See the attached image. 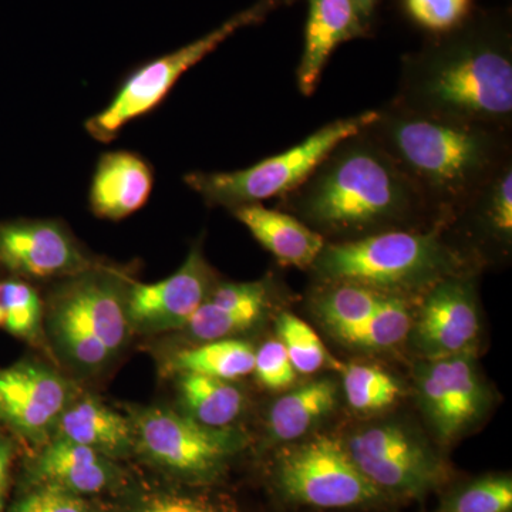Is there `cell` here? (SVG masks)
I'll use <instances>...</instances> for the list:
<instances>
[{
	"mask_svg": "<svg viewBox=\"0 0 512 512\" xmlns=\"http://www.w3.org/2000/svg\"><path fill=\"white\" fill-rule=\"evenodd\" d=\"M417 390L424 414L443 441L460 437L487 409L483 380L467 353L427 359L417 372Z\"/></svg>",
	"mask_w": 512,
	"mask_h": 512,
	"instance_id": "obj_12",
	"label": "cell"
},
{
	"mask_svg": "<svg viewBox=\"0 0 512 512\" xmlns=\"http://www.w3.org/2000/svg\"><path fill=\"white\" fill-rule=\"evenodd\" d=\"M278 210L335 244L382 232L439 229L417 188L363 128L279 197Z\"/></svg>",
	"mask_w": 512,
	"mask_h": 512,
	"instance_id": "obj_1",
	"label": "cell"
},
{
	"mask_svg": "<svg viewBox=\"0 0 512 512\" xmlns=\"http://www.w3.org/2000/svg\"><path fill=\"white\" fill-rule=\"evenodd\" d=\"M127 288L117 275L96 266L67 278L53 293L47 329L59 355L74 369L99 372L126 346L133 329Z\"/></svg>",
	"mask_w": 512,
	"mask_h": 512,
	"instance_id": "obj_5",
	"label": "cell"
},
{
	"mask_svg": "<svg viewBox=\"0 0 512 512\" xmlns=\"http://www.w3.org/2000/svg\"><path fill=\"white\" fill-rule=\"evenodd\" d=\"M278 3L279 0H259L201 39L141 66L128 77L109 106L86 121L87 133L100 143L116 140L126 124L156 109L185 72L238 30L262 22Z\"/></svg>",
	"mask_w": 512,
	"mask_h": 512,
	"instance_id": "obj_8",
	"label": "cell"
},
{
	"mask_svg": "<svg viewBox=\"0 0 512 512\" xmlns=\"http://www.w3.org/2000/svg\"><path fill=\"white\" fill-rule=\"evenodd\" d=\"M43 322V303L26 279H0V329L16 338L36 340Z\"/></svg>",
	"mask_w": 512,
	"mask_h": 512,
	"instance_id": "obj_28",
	"label": "cell"
},
{
	"mask_svg": "<svg viewBox=\"0 0 512 512\" xmlns=\"http://www.w3.org/2000/svg\"><path fill=\"white\" fill-rule=\"evenodd\" d=\"M345 447L360 473L389 501L421 500L450 477L430 444L396 421L356 431Z\"/></svg>",
	"mask_w": 512,
	"mask_h": 512,
	"instance_id": "obj_9",
	"label": "cell"
},
{
	"mask_svg": "<svg viewBox=\"0 0 512 512\" xmlns=\"http://www.w3.org/2000/svg\"><path fill=\"white\" fill-rule=\"evenodd\" d=\"M13 512H96L80 495L67 493L50 485L40 484L25 495Z\"/></svg>",
	"mask_w": 512,
	"mask_h": 512,
	"instance_id": "obj_35",
	"label": "cell"
},
{
	"mask_svg": "<svg viewBox=\"0 0 512 512\" xmlns=\"http://www.w3.org/2000/svg\"><path fill=\"white\" fill-rule=\"evenodd\" d=\"M414 322V345L427 359L467 353L480 333L473 275L446 276L424 289Z\"/></svg>",
	"mask_w": 512,
	"mask_h": 512,
	"instance_id": "obj_13",
	"label": "cell"
},
{
	"mask_svg": "<svg viewBox=\"0 0 512 512\" xmlns=\"http://www.w3.org/2000/svg\"><path fill=\"white\" fill-rule=\"evenodd\" d=\"M255 350L237 339L211 340L181 350L171 362V369L180 373L215 377V379H239L254 372Z\"/></svg>",
	"mask_w": 512,
	"mask_h": 512,
	"instance_id": "obj_25",
	"label": "cell"
},
{
	"mask_svg": "<svg viewBox=\"0 0 512 512\" xmlns=\"http://www.w3.org/2000/svg\"><path fill=\"white\" fill-rule=\"evenodd\" d=\"M328 285L316 299V311L336 336L365 322L389 292L355 282H322Z\"/></svg>",
	"mask_w": 512,
	"mask_h": 512,
	"instance_id": "obj_26",
	"label": "cell"
},
{
	"mask_svg": "<svg viewBox=\"0 0 512 512\" xmlns=\"http://www.w3.org/2000/svg\"><path fill=\"white\" fill-rule=\"evenodd\" d=\"M55 437L93 448L103 456H124L136 444L131 421L93 397L70 402L55 424Z\"/></svg>",
	"mask_w": 512,
	"mask_h": 512,
	"instance_id": "obj_21",
	"label": "cell"
},
{
	"mask_svg": "<svg viewBox=\"0 0 512 512\" xmlns=\"http://www.w3.org/2000/svg\"><path fill=\"white\" fill-rule=\"evenodd\" d=\"M404 8L421 28L443 35L470 18L473 0H404Z\"/></svg>",
	"mask_w": 512,
	"mask_h": 512,
	"instance_id": "obj_32",
	"label": "cell"
},
{
	"mask_svg": "<svg viewBox=\"0 0 512 512\" xmlns=\"http://www.w3.org/2000/svg\"><path fill=\"white\" fill-rule=\"evenodd\" d=\"M363 130L417 188L439 229L512 161L511 127L421 116L390 103Z\"/></svg>",
	"mask_w": 512,
	"mask_h": 512,
	"instance_id": "obj_3",
	"label": "cell"
},
{
	"mask_svg": "<svg viewBox=\"0 0 512 512\" xmlns=\"http://www.w3.org/2000/svg\"><path fill=\"white\" fill-rule=\"evenodd\" d=\"M137 447L156 466L195 483L220 476L241 447L234 431L204 426L184 413L147 409L133 421Z\"/></svg>",
	"mask_w": 512,
	"mask_h": 512,
	"instance_id": "obj_10",
	"label": "cell"
},
{
	"mask_svg": "<svg viewBox=\"0 0 512 512\" xmlns=\"http://www.w3.org/2000/svg\"><path fill=\"white\" fill-rule=\"evenodd\" d=\"M412 330V313L399 293H389L372 315L338 338L363 349H389L399 345Z\"/></svg>",
	"mask_w": 512,
	"mask_h": 512,
	"instance_id": "obj_27",
	"label": "cell"
},
{
	"mask_svg": "<svg viewBox=\"0 0 512 512\" xmlns=\"http://www.w3.org/2000/svg\"><path fill=\"white\" fill-rule=\"evenodd\" d=\"M72 402L70 383L55 370L22 362L0 370V420L29 439L55 429Z\"/></svg>",
	"mask_w": 512,
	"mask_h": 512,
	"instance_id": "obj_15",
	"label": "cell"
},
{
	"mask_svg": "<svg viewBox=\"0 0 512 512\" xmlns=\"http://www.w3.org/2000/svg\"><path fill=\"white\" fill-rule=\"evenodd\" d=\"M40 483L86 497L107 490L116 481L111 458L93 448L63 439H53L36 464Z\"/></svg>",
	"mask_w": 512,
	"mask_h": 512,
	"instance_id": "obj_20",
	"label": "cell"
},
{
	"mask_svg": "<svg viewBox=\"0 0 512 512\" xmlns=\"http://www.w3.org/2000/svg\"><path fill=\"white\" fill-rule=\"evenodd\" d=\"M400 109L437 119L511 127L512 40L504 20L468 18L404 57Z\"/></svg>",
	"mask_w": 512,
	"mask_h": 512,
	"instance_id": "obj_2",
	"label": "cell"
},
{
	"mask_svg": "<svg viewBox=\"0 0 512 512\" xmlns=\"http://www.w3.org/2000/svg\"><path fill=\"white\" fill-rule=\"evenodd\" d=\"M215 285L214 271L197 245L173 275L154 284H134L127 288L131 328L147 332L180 330Z\"/></svg>",
	"mask_w": 512,
	"mask_h": 512,
	"instance_id": "obj_14",
	"label": "cell"
},
{
	"mask_svg": "<svg viewBox=\"0 0 512 512\" xmlns=\"http://www.w3.org/2000/svg\"><path fill=\"white\" fill-rule=\"evenodd\" d=\"M276 330L296 373L312 375L326 365L328 352L318 333L305 320L293 313H281L276 320Z\"/></svg>",
	"mask_w": 512,
	"mask_h": 512,
	"instance_id": "obj_31",
	"label": "cell"
},
{
	"mask_svg": "<svg viewBox=\"0 0 512 512\" xmlns=\"http://www.w3.org/2000/svg\"><path fill=\"white\" fill-rule=\"evenodd\" d=\"M153 170L131 151L103 154L90 187V208L96 217L119 221L143 208L153 191Z\"/></svg>",
	"mask_w": 512,
	"mask_h": 512,
	"instance_id": "obj_17",
	"label": "cell"
},
{
	"mask_svg": "<svg viewBox=\"0 0 512 512\" xmlns=\"http://www.w3.org/2000/svg\"><path fill=\"white\" fill-rule=\"evenodd\" d=\"M510 474H488L457 485L441 500L437 512H511Z\"/></svg>",
	"mask_w": 512,
	"mask_h": 512,
	"instance_id": "obj_30",
	"label": "cell"
},
{
	"mask_svg": "<svg viewBox=\"0 0 512 512\" xmlns=\"http://www.w3.org/2000/svg\"><path fill=\"white\" fill-rule=\"evenodd\" d=\"M126 512H239L231 498L210 493H158L141 498Z\"/></svg>",
	"mask_w": 512,
	"mask_h": 512,
	"instance_id": "obj_33",
	"label": "cell"
},
{
	"mask_svg": "<svg viewBox=\"0 0 512 512\" xmlns=\"http://www.w3.org/2000/svg\"><path fill=\"white\" fill-rule=\"evenodd\" d=\"M254 372L259 382L271 390L292 386L296 370L281 340H268L255 352Z\"/></svg>",
	"mask_w": 512,
	"mask_h": 512,
	"instance_id": "obj_34",
	"label": "cell"
},
{
	"mask_svg": "<svg viewBox=\"0 0 512 512\" xmlns=\"http://www.w3.org/2000/svg\"><path fill=\"white\" fill-rule=\"evenodd\" d=\"M352 0H309L305 47L296 80L303 96H312L333 50L365 35Z\"/></svg>",
	"mask_w": 512,
	"mask_h": 512,
	"instance_id": "obj_18",
	"label": "cell"
},
{
	"mask_svg": "<svg viewBox=\"0 0 512 512\" xmlns=\"http://www.w3.org/2000/svg\"><path fill=\"white\" fill-rule=\"evenodd\" d=\"M268 303V282L215 285L180 330L198 343L232 338L252 328L264 316Z\"/></svg>",
	"mask_w": 512,
	"mask_h": 512,
	"instance_id": "obj_16",
	"label": "cell"
},
{
	"mask_svg": "<svg viewBox=\"0 0 512 512\" xmlns=\"http://www.w3.org/2000/svg\"><path fill=\"white\" fill-rule=\"evenodd\" d=\"M376 114L377 110H370L333 121L298 146L244 170L229 173L195 171L185 175V184L201 195L208 205H220L228 210L282 197L298 187L340 141L372 123Z\"/></svg>",
	"mask_w": 512,
	"mask_h": 512,
	"instance_id": "obj_6",
	"label": "cell"
},
{
	"mask_svg": "<svg viewBox=\"0 0 512 512\" xmlns=\"http://www.w3.org/2000/svg\"><path fill=\"white\" fill-rule=\"evenodd\" d=\"M235 218L282 265L311 269L326 245L325 238L288 212L259 204L231 208Z\"/></svg>",
	"mask_w": 512,
	"mask_h": 512,
	"instance_id": "obj_19",
	"label": "cell"
},
{
	"mask_svg": "<svg viewBox=\"0 0 512 512\" xmlns=\"http://www.w3.org/2000/svg\"><path fill=\"white\" fill-rule=\"evenodd\" d=\"M353 6L357 13L363 29L369 30L370 22H372L373 13H375L376 5L379 0H352Z\"/></svg>",
	"mask_w": 512,
	"mask_h": 512,
	"instance_id": "obj_36",
	"label": "cell"
},
{
	"mask_svg": "<svg viewBox=\"0 0 512 512\" xmlns=\"http://www.w3.org/2000/svg\"><path fill=\"white\" fill-rule=\"evenodd\" d=\"M343 392L352 409L376 413L389 409L403 396L396 377L375 366L352 365L343 372Z\"/></svg>",
	"mask_w": 512,
	"mask_h": 512,
	"instance_id": "obj_29",
	"label": "cell"
},
{
	"mask_svg": "<svg viewBox=\"0 0 512 512\" xmlns=\"http://www.w3.org/2000/svg\"><path fill=\"white\" fill-rule=\"evenodd\" d=\"M96 266L60 222H0V269L16 278L67 279Z\"/></svg>",
	"mask_w": 512,
	"mask_h": 512,
	"instance_id": "obj_11",
	"label": "cell"
},
{
	"mask_svg": "<svg viewBox=\"0 0 512 512\" xmlns=\"http://www.w3.org/2000/svg\"><path fill=\"white\" fill-rule=\"evenodd\" d=\"M338 399V386L329 379L313 380L282 396L269 412V431L279 443L302 439Z\"/></svg>",
	"mask_w": 512,
	"mask_h": 512,
	"instance_id": "obj_23",
	"label": "cell"
},
{
	"mask_svg": "<svg viewBox=\"0 0 512 512\" xmlns=\"http://www.w3.org/2000/svg\"><path fill=\"white\" fill-rule=\"evenodd\" d=\"M448 224H466L478 247L507 255L512 244V161L471 198ZM447 224V225H448Z\"/></svg>",
	"mask_w": 512,
	"mask_h": 512,
	"instance_id": "obj_22",
	"label": "cell"
},
{
	"mask_svg": "<svg viewBox=\"0 0 512 512\" xmlns=\"http://www.w3.org/2000/svg\"><path fill=\"white\" fill-rule=\"evenodd\" d=\"M276 491L288 504L318 510H355L390 503L350 458L345 443L316 436L279 451Z\"/></svg>",
	"mask_w": 512,
	"mask_h": 512,
	"instance_id": "obj_7",
	"label": "cell"
},
{
	"mask_svg": "<svg viewBox=\"0 0 512 512\" xmlns=\"http://www.w3.org/2000/svg\"><path fill=\"white\" fill-rule=\"evenodd\" d=\"M322 282H355L379 291H424L446 276L473 272L440 229L389 231L357 241L326 242L312 265Z\"/></svg>",
	"mask_w": 512,
	"mask_h": 512,
	"instance_id": "obj_4",
	"label": "cell"
},
{
	"mask_svg": "<svg viewBox=\"0 0 512 512\" xmlns=\"http://www.w3.org/2000/svg\"><path fill=\"white\" fill-rule=\"evenodd\" d=\"M178 376V394L184 414L198 423L225 429L244 412V393L229 380L195 373H180Z\"/></svg>",
	"mask_w": 512,
	"mask_h": 512,
	"instance_id": "obj_24",
	"label": "cell"
},
{
	"mask_svg": "<svg viewBox=\"0 0 512 512\" xmlns=\"http://www.w3.org/2000/svg\"><path fill=\"white\" fill-rule=\"evenodd\" d=\"M10 464V448L8 443L0 437V508H2L3 494H5L6 480Z\"/></svg>",
	"mask_w": 512,
	"mask_h": 512,
	"instance_id": "obj_37",
	"label": "cell"
}]
</instances>
